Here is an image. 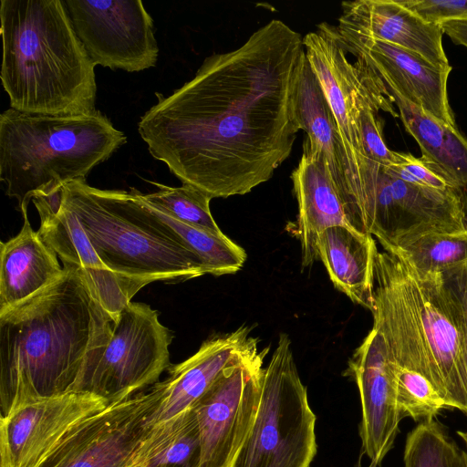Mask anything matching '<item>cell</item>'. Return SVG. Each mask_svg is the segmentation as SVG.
Masks as SVG:
<instances>
[{
    "label": "cell",
    "mask_w": 467,
    "mask_h": 467,
    "mask_svg": "<svg viewBox=\"0 0 467 467\" xmlns=\"http://www.w3.org/2000/svg\"><path fill=\"white\" fill-rule=\"evenodd\" d=\"M387 252L416 275L442 273L467 260V231L426 233Z\"/></svg>",
    "instance_id": "obj_25"
},
{
    "label": "cell",
    "mask_w": 467,
    "mask_h": 467,
    "mask_svg": "<svg viewBox=\"0 0 467 467\" xmlns=\"http://www.w3.org/2000/svg\"><path fill=\"white\" fill-rule=\"evenodd\" d=\"M442 285L462 338L467 365V260L441 273Z\"/></svg>",
    "instance_id": "obj_32"
},
{
    "label": "cell",
    "mask_w": 467,
    "mask_h": 467,
    "mask_svg": "<svg viewBox=\"0 0 467 467\" xmlns=\"http://www.w3.org/2000/svg\"><path fill=\"white\" fill-rule=\"evenodd\" d=\"M398 268L404 294L422 335L434 384L446 407L467 416V365L441 273L416 275L399 258Z\"/></svg>",
    "instance_id": "obj_12"
},
{
    "label": "cell",
    "mask_w": 467,
    "mask_h": 467,
    "mask_svg": "<svg viewBox=\"0 0 467 467\" xmlns=\"http://www.w3.org/2000/svg\"><path fill=\"white\" fill-rule=\"evenodd\" d=\"M150 207L201 259L206 274L213 275L234 274L244 265L247 257L245 251L224 234H214L186 225Z\"/></svg>",
    "instance_id": "obj_26"
},
{
    "label": "cell",
    "mask_w": 467,
    "mask_h": 467,
    "mask_svg": "<svg viewBox=\"0 0 467 467\" xmlns=\"http://www.w3.org/2000/svg\"><path fill=\"white\" fill-rule=\"evenodd\" d=\"M404 467H467V452L434 420L420 422L407 436Z\"/></svg>",
    "instance_id": "obj_28"
},
{
    "label": "cell",
    "mask_w": 467,
    "mask_h": 467,
    "mask_svg": "<svg viewBox=\"0 0 467 467\" xmlns=\"http://www.w3.org/2000/svg\"><path fill=\"white\" fill-rule=\"evenodd\" d=\"M109 401L67 392L27 402L0 420V467H39L59 443Z\"/></svg>",
    "instance_id": "obj_13"
},
{
    "label": "cell",
    "mask_w": 467,
    "mask_h": 467,
    "mask_svg": "<svg viewBox=\"0 0 467 467\" xmlns=\"http://www.w3.org/2000/svg\"><path fill=\"white\" fill-rule=\"evenodd\" d=\"M362 455H363V453L361 452V454L357 462L356 467H362V463H361ZM379 465V462L372 460L368 467H378Z\"/></svg>",
    "instance_id": "obj_36"
},
{
    "label": "cell",
    "mask_w": 467,
    "mask_h": 467,
    "mask_svg": "<svg viewBox=\"0 0 467 467\" xmlns=\"http://www.w3.org/2000/svg\"><path fill=\"white\" fill-rule=\"evenodd\" d=\"M1 82L16 110L78 115L95 110V64L64 0H1Z\"/></svg>",
    "instance_id": "obj_3"
},
{
    "label": "cell",
    "mask_w": 467,
    "mask_h": 467,
    "mask_svg": "<svg viewBox=\"0 0 467 467\" xmlns=\"http://www.w3.org/2000/svg\"><path fill=\"white\" fill-rule=\"evenodd\" d=\"M163 394L161 381L109 401L73 430L39 467H125L150 428Z\"/></svg>",
    "instance_id": "obj_10"
},
{
    "label": "cell",
    "mask_w": 467,
    "mask_h": 467,
    "mask_svg": "<svg viewBox=\"0 0 467 467\" xmlns=\"http://www.w3.org/2000/svg\"><path fill=\"white\" fill-rule=\"evenodd\" d=\"M172 337L156 310L130 301L117 316L102 358L82 392L112 401L157 383L171 365Z\"/></svg>",
    "instance_id": "obj_8"
},
{
    "label": "cell",
    "mask_w": 467,
    "mask_h": 467,
    "mask_svg": "<svg viewBox=\"0 0 467 467\" xmlns=\"http://www.w3.org/2000/svg\"><path fill=\"white\" fill-rule=\"evenodd\" d=\"M74 30L93 63L139 72L156 65L153 20L140 0H64Z\"/></svg>",
    "instance_id": "obj_11"
},
{
    "label": "cell",
    "mask_w": 467,
    "mask_h": 467,
    "mask_svg": "<svg viewBox=\"0 0 467 467\" xmlns=\"http://www.w3.org/2000/svg\"><path fill=\"white\" fill-rule=\"evenodd\" d=\"M386 89L399 109L405 129L418 142L421 156L467 189V139L456 127L427 113L393 88L386 87Z\"/></svg>",
    "instance_id": "obj_23"
},
{
    "label": "cell",
    "mask_w": 467,
    "mask_h": 467,
    "mask_svg": "<svg viewBox=\"0 0 467 467\" xmlns=\"http://www.w3.org/2000/svg\"><path fill=\"white\" fill-rule=\"evenodd\" d=\"M0 314L1 416L36 400L82 389L114 320L74 268Z\"/></svg>",
    "instance_id": "obj_2"
},
{
    "label": "cell",
    "mask_w": 467,
    "mask_h": 467,
    "mask_svg": "<svg viewBox=\"0 0 467 467\" xmlns=\"http://www.w3.org/2000/svg\"><path fill=\"white\" fill-rule=\"evenodd\" d=\"M317 30L303 37L309 65L317 76L334 117L344 155L347 195L345 208L349 219L357 202L371 180L378 164L365 153L358 123L360 109L378 103L394 116L391 99L375 70L361 59L352 64L347 57L334 26L321 23Z\"/></svg>",
    "instance_id": "obj_6"
},
{
    "label": "cell",
    "mask_w": 467,
    "mask_h": 467,
    "mask_svg": "<svg viewBox=\"0 0 467 467\" xmlns=\"http://www.w3.org/2000/svg\"><path fill=\"white\" fill-rule=\"evenodd\" d=\"M457 434L462 438L467 447V432L465 431H457Z\"/></svg>",
    "instance_id": "obj_37"
},
{
    "label": "cell",
    "mask_w": 467,
    "mask_h": 467,
    "mask_svg": "<svg viewBox=\"0 0 467 467\" xmlns=\"http://www.w3.org/2000/svg\"><path fill=\"white\" fill-rule=\"evenodd\" d=\"M251 329L242 325L232 332L213 335L192 356L171 365L168 377L161 381L162 398L150 416L149 426L192 408L225 368L259 352L258 339L250 336Z\"/></svg>",
    "instance_id": "obj_16"
},
{
    "label": "cell",
    "mask_w": 467,
    "mask_h": 467,
    "mask_svg": "<svg viewBox=\"0 0 467 467\" xmlns=\"http://www.w3.org/2000/svg\"><path fill=\"white\" fill-rule=\"evenodd\" d=\"M346 375L355 379L359 391L361 452L380 464L394 445L401 420L395 364L380 333L369 331L349 359Z\"/></svg>",
    "instance_id": "obj_15"
},
{
    "label": "cell",
    "mask_w": 467,
    "mask_h": 467,
    "mask_svg": "<svg viewBox=\"0 0 467 467\" xmlns=\"http://www.w3.org/2000/svg\"><path fill=\"white\" fill-rule=\"evenodd\" d=\"M378 252L372 235L343 225L326 229L317 242V259L335 287L370 312Z\"/></svg>",
    "instance_id": "obj_21"
},
{
    "label": "cell",
    "mask_w": 467,
    "mask_h": 467,
    "mask_svg": "<svg viewBox=\"0 0 467 467\" xmlns=\"http://www.w3.org/2000/svg\"><path fill=\"white\" fill-rule=\"evenodd\" d=\"M423 20L441 25L450 21H467V0H399Z\"/></svg>",
    "instance_id": "obj_33"
},
{
    "label": "cell",
    "mask_w": 467,
    "mask_h": 467,
    "mask_svg": "<svg viewBox=\"0 0 467 467\" xmlns=\"http://www.w3.org/2000/svg\"><path fill=\"white\" fill-rule=\"evenodd\" d=\"M316 420L291 340L282 333L265 368L254 422L232 467H310L317 450Z\"/></svg>",
    "instance_id": "obj_7"
},
{
    "label": "cell",
    "mask_w": 467,
    "mask_h": 467,
    "mask_svg": "<svg viewBox=\"0 0 467 467\" xmlns=\"http://www.w3.org/2000/svg\"><path fill=\"white\" fill-rule=\"evenodd\" d=\"M397 407L400 417L415 421L433 420L445 407V401L434 384L422 373L395 366Z\"/></svg>",
    "instance_id": "obj_29"
},
{
    "label": "cell",
    "mask_w": 467,
    "mask_h": 467,
    "mask_svg": "<svg viewBox=\"0 0 467 467\" xmlns=\"http://www.w3.org/2000/svg\"><path fill=\"white\" fill-rule=\"evenodd\" d=\"M293 103L299 128L307 135L303 148L324 156L345 205L347 184L342 147L332 111L305 51L295 78Z\"/></svg>",
    "instance_id": "obj_22"
},
{
    "label": "cell",
    "mask_w": 467,
    "mask_h": 467,
    "mask_svg": "<svg viewBox=\"0 0 467 467\" xmlns=\"http://www.w3.org/2000/svg\"><path fill=\"white\" fill-rule=\"evenodd\" d=\"M61 201L103 264L134 294L152 282H182L206 275L201 259L136 189L101 190L75 180L62 184Z\"/></svg>",
    "instance_id": "obj_4"
},
{
    "label": "cell",
    "mask_w": 467,
    "mask_h": 467,
    "mask_svg": "<svg viewBox=\"0 0 467 467\" xmlns=\"http://www.w3.org/2000/svg\"><path fill=\"white\" fill-rule=\"evenodd\" d=\"M127 137L99 110L43 115L5 109L0 115V180L22 216L29 202L48 187L86 176L107 161Z\"/></svg>",
    "instance_id": "obj_5"
},
{
    "label": "cell",
    "mask_w": 467,
    "mask_h": 467,
    "mask_svg": "<svg viewBox=\"0 0 467 467\" xmlns=\"http://www.w3.org/2000/svg\"><path fill=\"white\" fill-rule=\"evenodd\" d=\"M304 51L303 36L273 19L237 49L206 57L140 118L150 155L212 199L267 182L300 130L293 91Z\"/></svg>",
    "instance_id": "obj_1"
},
{
    "label": "cell",
    "mask_w": 467,
    "mask_h": 467,
    "mask_svg": "<svg viewBox=\"0 0 467 467\" xmlns=\"http://www.w3.org/2000/svg\"><path fill=\"white\" fill-rule=\"evenodd\" d=\"M298 204L297 233L302 268L317 260V242L326 229L349 224L344 202L324 156L303 148L291 174Z\"/></svg>",
    "instance_id": "obj_19"
},
{
    "label": "cell",
    "mask_w": 467,
    "mask_h": 467,
    "mask_svg": "<svg viewBox=\"0 0 467 467\" xmlns=\"http://www.w3.org/2000/svg\"><path fill=\"white\" fill-rule=\"evenodd\" d=\"M337 34L348 53L370 66L386 87L442 122L456 127L447 80L451 70L440 68L403 47L358 35L340 26Z\"/></svg>",
    "instance_id": "obj_14"
},
{
    "label": "cell",
    "mask_w": 467,
    "mask_h": 467,
    "mask_svg": "<svg viewBox=\"0 0 467 467\" xmlns=\"http://www.w3.org/2000/svg\"><path fill=\"white\" fill-rule=\"evenodd\" d=\"M64 274L57 254L24 215L19 233L0 244V314L41 293Z\"/></svg>",
    "instance_id": "obj_20"
},
{
    "label": "cell",
    "mask_w": 467,
    "mask_h": 467,
    "mask_svg": "<svg viewBox=\"0 0 467 467\" xmlns=\"http://www.w3.org/2000/svg\"><path fill=\"white\" fill-rule=\"evenodd\" d=\"M38 234L57 254L63 267L76 269L115 321L135 294L100 260L75 214L61 201L58 213L40 223Z\"/></svg>",
    "instance_id": "obj_18"
},
{
    "label": "cell",
    "mask_w": 467,
    "mask_h": 467,
    "mask_svg": "<svg viewBox=\"0 0 467 467\" xmlns=\"http://www.w3.org/2000/svg\"><path fill=\"white\" fill-rule=\"evenodd\" d=\"M386 109L378 103H367L360 109L358 123L362 142L368 159L380 166H390L399 161L398 152L389 150L384 141L382 122L377 114Z\"/></svg>",
    "instance_id": "obj_31"
},
{
    "label": "cell",
    "mask_w": 467,
    "mask_h": 467,
    "mask_svg": "<svg viewBox=\"0 0 467 467\" xmlns=\"http://www.w3.org/2000/svg\"><path fill=\"white\" fill-rule=\"evenodd\" d=\"M143 441L152 467H198L201 439L192 407L150 427Z\"/></svg>",
    "instance_id": "obj_24"
},
{
    "label": "cell",
    "mask_w": 467,
    "mask_h": 467,
    "mask_svg": "<svg viewBox=\"0 0 467 467\" xmlns=\"http://www.w3.org/2000/svg\"><path fill=\"white\" fill-rule=\"evenodd\" d=\"M152 183L158 187L156 192L146 194L139 192L147 204L186 225L223 234L212 215V198L208 194L189 184L171 187Z\"/></svg>",
    "instance_id": "obj_27"
},
{
    "label": "cell",
    "mask_w": 467,
    "mask_h": 467,
    "mask_svg": "<svg viewBox=\"0 0 467 467\" xmlns=\"http://www.w3.org/2000/svg\"><path fill=\"white\" fill-rule=\"evenodd\" d=\"M440 26L454 44L467 48V21H450Z\"/></svg>",
    "instance_id": "obj_34"
},
{
    "label": "cell",
    "mask_w": 467,
    "mask_h": 467,
    "mask_svg": "<svg viewBox=\"0 0 467 467\" xmlns=\"http://www.w3.org/2000/svg\"><path fill=\"white\" fill-rule=\"evenodd\" d=\"M268 351L225 368L193 404L201 439L198 467H232L257 414Z\"/></svg>",
    "instance_id": "obj_9"
},
{
    "label": "cell",
    "mask_w": 467,
    "mask_h": 467,
    "mask_svg": "<svg viewBox=\"0 0 467 467\" xmlns=\"http://www.w3.org/2000/svg\"><path fill=\"white\" fill-rule=\"evenodd\" d=\"M125 467H152L148 457L143 439Z\"/></svg>",
    "instance_id": "obj_35"
},
{
    "label": "cell",
    "mask_w": 467,
    "mask_h": 467,
    "mask_svg": "<svg viewBox=\"0 0 467 467\" xmlns=\"http://www.w3.org/2000/svg\"><path fill=\"white\" fill-rule=\"evenodd\" d=\"M337 26L389 42L451 70L442 46V30L410 11L399 0H356L341 4Z\"/></svg>",
    "instance_id": "obj_17"
},
{
    "label": "cell",
    "mask_w": 467,
    "mask_h": 467,
    "mask_svg": "<svg viewBox=\"0 0 467 467\" xmlns=\"http://www.w3.org/2000/svg\"><path fill=\"white\" fill-rule=\"evenodd\" d=\"M399 161L390 166H382L390 175L406 182L452 194H466L454 179L433 161L421 156L398 152Z\"/></svg>",
    "instance_id": "obj_30"
}]
</instances>
